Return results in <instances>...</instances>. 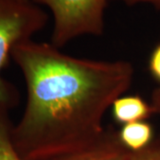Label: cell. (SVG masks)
Returning a JSON list of instances; mask_svg holds the SVG:
<instances>
[{"label":"cell","mask_w":160,"mask_h":160,"mask_svg":"<svg viewBox=\"0 0 160 160\" xmlns=\"http://www.w3.org/2000/svg\"><path fill=\"white\" fill-rule=\"evenodd\" d=\"M153 127L146 120L126 124L118 131L121 143L131 152L145 149L153 142Z\"/></svg>","instance_id":"obj_6"},{"label":"cell","mask_w":160,"mask_h":160,"mask_svg":"<svg viewBox=\"0 0 160 160\" xmlns=\"http://www.w3.org/2000/svg\"><path fill=\"white\" fill-rule=\"evenodd\" d=\"M47 6L53 16L52 45L61 48L85 35L102 36L108 0H32Z\"/></svg>","instance_id":"obj_3"},{"label":"cell","mask_w":160,"mask_h":160,"mask_svg":"<svg viewBox=\"0 0 160 160\" xmlns=\"http://www.w3.org/2000/svg\"><path fill=\"white\" fill-rule=\"evenodd\" d=\"M111 108L114 120L123 126L146 120L154 114L151 104L139 95H122L115 101Z\"/></svg>","instance_id":"obj_5"},{"label":"cell","mask_w":160,"mask_h":160,"mask_svg":"<svg viewBox=\"0 0 160 160\" xmlns=\"http://www.w3.org/2000/svg\"><path fill=\"white\" fill-rule=\"evenodd\" d=\"M151 106L154 111V114L160 115V86L156 88L151 96Z\"/></svg>","instance_id":"obj_10"},{"label":"cell","mask_w":160,"mask_h":160,"mask_svg":"<svg viewBox=\"0 0 160 160\" xmlns=\"http://www.w3.org/2000/svg\"><path fill=\"white\" fill-rule=\"evenodd\" d=\"M12 58L27 88L22 117L11 131L25 160L50 159L96 141L106 129V111L133 78L129 62L74 57L31 39L18 45Z\"/></svg>","instance_id":"obj_1"},{"label":"cell","mask_w":160,"mask_h":160,"mask_svg":"<svg viewBox=\"0 0 160 160\" xmlns=\"http://www.w3.org/2000/svg\"><path fill=\"white\" fill-rule=\"evenodd\" d=\"M113 1H120L126 3V5H135L139 3H147L154 6L156 8L160 9V0H113Z\"/></svg>","instance_id":"obj_11"},{"label":"cell","mask_w":160,"mask_h":160,"mask_svg":"<svg viewBox=\"0 0 160 160\" xmlns=\"http://www.w3.org/2000/svg\"><path fill=\"white\" fill-rule=\"evenodd\" d=\"M126 160H160V141H153L145 149L131 152Z\"/></svg>","instance_id":"obj_8"},{"label":"cell","mask_w":160,"mask_h":160,"mask_svg":"<svg viewBox=\"0 0 160 160\" xmlns=\"http://www.w3.org/2000/svg\"><path fill=\"white\" fill-rule=\"evenodd\" d=\"M130 153L120 142L118 131L108 126L93 142L47 160H126Z\"/></svg>","instance_id":"obj_4"},{"label":"cell","mask_w":160,"mask_h":160,"mask_svg":"<svg viewBox=\"0 0 160 160\" xmlns=\"http://www.w3.org/2000/svg\"><path fill=\"white\" fill-rule=\"evenodd\" d=\"M12 125L7 113H0V160H25L12 140Z\"/></svg>","instance_id":"obj_7"},{"label":"cell","mask_w":160,"mask_h":160,"mask_svg":"<svg viewBox=\"0 0 160 160\" xmlns=\"http://www.w3.org/2000/svg\"><path fill=\"white\" fill-rule=\"evenodd\" d=\"M47 15L30 0H0V113L16 106V88L2 77L12 50L45 27Z\"/></svg>","instance_id":"obj_2"},{"label":"cell","mask_w":160,"mask_h":160,"mask_svg":"<svg viewBox=\"0 0 160 160\" xmlns=\"http://www.w3.org/2000/svg\"><path fill=\"white\" fill-rule=\"evenodd\" d=\"M149 69L153 78L160 83V44L155 47L150 55Z\"/></svg>","instance_id":"obj_9"}]
</instances>
